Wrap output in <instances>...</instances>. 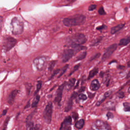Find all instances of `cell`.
Wrapping results in <instances>:
<instances>
[{
	"label": "cell",
	"mask_w": 130,
	"mask_h": 130,
	"mask_svg": "<svg viewBox=\"0 0 130 130\" xmlns=\"http://www.w3.org/2000/svg\"><path fill=\"white\" fill-rule=\"evenodd\" d=\"M98 71H99V69L97 68H94L93 69H92L89 73L87 79H90L93 77H94L98 73Z\"/></svg>",
	"instance_id": "cell-20"
},
{
	"label": "cell",
	"mask_w": 130,
	"mask_h": 130,
	"mask_svg": "<svg viewBox=\"0 0 130 130\" xmlns=\"http://www.w3.org/2000/svg\"><path fill=\"white\" fill-rule=\"evenodd\" d=\"M98 12H99V14L101 15H104L106 14V12L103 7H101L100 8V9L98 10Z\"/></svg>",
	"instance_id": "cell-32"
},
{
	"label": "cell",
	"mask_w": 130,
	"mask_h": 130,
	"mask_svg": "<svg viewBox=\"0 0 130 130\" xmlns=\"http://www.w3.org/2000/svg\"><path fill=\"white\" fill-rule=\"evenodd\" d=\"M59 130H61V127H60V129H59Z\"/></svg>",
	"instance_id": "cell-53"
},
{
	"label": "cell",
	"mask_w": 130,
	"mask_h": 130,
	"mask_svg": "<svg viewBox=\"0 0 130 130\" xmlns=\"http://www.w3.org/2000/svg\"><path fill=\"white\" fill-rule=\"evenodd\" d=\"M42 81H38L37 84V89H36V91L35 92V94H36L40 90V89H41V88L42 87Z\"/></svg>",
	"instance_id": "cell-29"
},
{
	"label": "cell",
	"mask_w": 130,
	"mask_h": 130,
	"mask_svg": "<svg viewBox=\"0 0 130 130\" xmlns=\"http://www.w3.org/2000/svg\"><path fill=\"white\" fill-rule=\"evenodd\" d=\"M71 123L72 117L70 116H68L65 118L61 124V130H71Z\"/></svg>",
	"instance_id": "cell-11"
},
{
	"label": "cell",
	"mask_w": 130,
	"mask_h": 130,
	"mask_svg": "<svg viewBox=\"0 0 130 130\" xmlns=\"http://www.w3.org/2000/svg\"><path fill=\"white\" fill-rule=\"evenodd\" d=\"M104 73L103 72H101V73H100V76H101V77H103V75H104Z\"/></svg>",
	"instance_id": "cell-48"
},
{
	"label": "cell",
	"mask_w": 130,
	"mask_h": 130,
	"mask_svg": "<svg viewBox=\"0 0 130 130\" xmlns=\"http://www.w3.org/2000/svg\"><path fill=\"white\" fill-rule=\"evenodd\" d=\"M7 109L4 110H3V111L2 115H6V114L7 113Z\"/></svg>",
	"instance_id": "cell-46"
},
{
	"label": "cell",
	"mask_w": 130,
	"mask_h": 130,
	"mask_svg": "<svg viewBox=\"0 0 130 130\" xmlns=\"http://www.w3.org/2000/svg\"><path fill=\"white\" fill-rule=\"evenodd\" d=\"M2 24H3V18L2 16H0V30L2 27Z\"/></svg>",
	"instance_id": "cell-43"
},
{
	"label": "cell",
	"mask_w": 130,
	"mask_h": 130,
	"mask_svg": "<svg viewBox=\"0 0 130 130\" xmlns=\"http://www.w3.org/2000/svg\"><path fill=\"white\" fill-rule=\"evenodd\" d=\"M128 92L129 93V87H128Z\"/></svg>",
	"instance_id": "cell-52"
},
{
	"label": "cell",
	"mask_w": 130,
	"mask_h": 130,
	"mask_svg": "<svg viewBox=\"0 0 130 130\" xmlns=\"http://www.w3.org/2000/svg\"><path fill=\"white\" fill-rule=\"evenodd\" d=\"M78 97H79V99L82 101H85L87 99L86 95L85 94H84L83 93H81L79 94Z\"/></svg>",
	"instance_id": "cell-30"
},
{
	"label": "cell",
	"mask_w": 130,
	"mask_h": 130,
	"mask_svg": "<svg viewBox=\"0 0 130 130\" xmlns=\"http://www.w3.org/2000/svg\"><path fill=\"white\" fill-rule=\"evenodd\" d=\"M73 117L75 120H76L78 117V114L77 113H75V112L73 113Z\"/></svg>",
	"instance_id": "cell-42"
},
{
	"label": "cell",
	"mask_w": 130,
	"mask_h": 130,
	"mask_svg": "<svg viewBox=\"0 0 130 130\" xmlns=\"http://www.w3.org/2000/svg\"><path fill=\"white\" fill-rule=\"evenodd\" d=\"M100 55H101V54H100V53H96L93 56H92V57L89 59V61H92V60H95V59L98 58L100 56Z\"/></svg>",
	"instance_id": "cell-33"
},
{
	"label": "cell",
	"mask_w": 130,
	"mask_h": 130,
	"mask_svg": "<svg viewBox=\"0 0 130 130\" xmlns=\"http://www.w3.org/2000/svg\"><path fill=\"white\" fill-rule=\"evenodd\" d=\"M85 88V87H84V86H82L80 88V89H79V92H82V91H84V89Z\"/></svg>",
	"instance_id": "cell-44"
},
{
	"label": "cell",
	"mask_w": 130,
	"mask_h": 130,
	"mask_svg": "<svg viewBox=\"0 0 130 130\" xmlns=\"http://www.w3.org/2000/svg\"><path fill=\"white\" fill-rule=\"evenodd\" d=\"M86 51H84L83 52H82L81 53H80L76 58L75 61H79V60H81L83 59L86 56Z\"/></svg>",
	"instance_id": "cell-24"
},
{
	"label": "cell",
	"mask_w": 130,
	"mask_h": 130,
	"mask_svg": "<svg viewBox=\"0 0 130 130\" xmlns=\"http://www.w3.org/2000/svg\"><path fill=\"white\" fill-rule=\"evenodd\" d=\"M100 87V84L97 79L92 80L90 85V88L92 91L98 90Z\"/></svg>",
	"instance_id": "cell-15"
},
{
	"label": "cell",
	"mask_w": 130,
	"mask_h": 130,
	"mask_svg": "<svg viewBox=\"0 0 130 130\" xmlns=\"http://www.w3.org/2000/svg\"><path fill=\"white\" fill-rule=\"evenodd\" d=\"M106 107H107V108H108V109H113V108H114V105H113V103H112V102H108V103H107V104H106Z\"/></svg>",
	"instance_id": "cell-38"
},
{
	"label": "cell",
	"mask_w": 130,
	"mask_h": 130,
	"mask_svg": "<svg viewBox=\"0 0 130 130\" xmlns=\"http://www.w3.org/2000/svg\"><path fill=\"white\" fill-rule=\"evenodd\" d=\"M127 67H129V61H128L127 62Z\"/></svg>",
	"instance_id": "cell-51"
},
{
	"label": "cell",
	"mask_w": 130,
	"mask_h": 130,
	"mask_svg": "<svg viewBox=\"0 0 130 130\" xmlns=\"http://www.w3.org/2000/svg\"><path fill=\"white\" fill-rule=\"evenodd\" d=\"M124 26V24L120 23V24H119L115 26L112 27L111 28V31H110L111 34H114L116 33L117 32H118L119 30H120L121 29H122Z\"/></svg>",
	"instance_id": "cell-16"
},
{
	"label": "cell",
	"mask_w": 130,
	"mask_h": 130,
	"mask_svg": "<svg viewBox=\"0 0 130 130\" xmlns=\"http://www.w3.org/2000/svg\"><path fill=\"white\" fill-rule=\"evenodd\" d=\"M52 112V103L51 102H49L46 106L43 112V118L44 121L48 124H49L51 121Z\"/></svg>",
	"instance_id": "cell-6"
},
{
	"label": "cell",
	"mask_w": 130,
	"mask_h": 130,
	"mask_svg": "<svg viewBox=\"0 0 130 130\" xmlns=\"http://www.w3.org/2000/svg\"><path fill=\"white\" fill-rule=\"evenodd\" d=\"M76 81V79L75 78H71L69 81L66 83V89L67 90H70L72 87L74 85V84L75 83Z\"/></svg>",
	"instance_id": "cell-17"
},
{
	"label": "cell",
	"mask_w": 130,
	"mask_h": 130,
	"mask_svg": "<svg viewBox=\"0 0 130 130\" xmlns=\"http://www.w3.org/2000/svg\"><path fill=\"white\" fill-rule=\"evenodd\" d=\"M66 82H63L61 85H60L58 88L57 89L56 92V96L54 100V103L55 104H57L59 106L60 105V102L61 101L62 98V92L63 90L65 87Z\"/></svg>",
	"instance_id": "cell-9"
},
{
	"label": "cell",
	"mask_w": 130,
	"mask_h": 130,
	"mask_svg": "<svg viewBox=\"0 0 130 130\" xmlns=\"http://www.w3.org/2000/svg\"><path fill=\"white\" fill-rule=\"evenodd\" d=\"M107 117H108V119H111V118H113V117H114V115H113V114L111 112H108L107 113V115H106Z\"/></svg>",
	"instance_id": "cell-40"
},
{
	"label": "cell",
	"mask_w": 130,
	"mask_h": 130,
	"mask_svg": "<svg viewBox=\"0 0 130 130\" xmlns=\"http://www.w3.org/2000/svg\"><path fill=\"white\" fill-rule=\"evenodd\" d=\"M116 62V60H112V61H111V62H109V64H111L112 62Z\"/></svg>",
	"instance_id": "cell-50"
},
{
	"label": "cell",
	"mask_w": 130,
	"mask_h": 130,
	"mask_svg": "<svg viewBox=\"0 0 130 130\" xmlns=\"http://www.w3.org/2000/svg\"><path fill=\"white\" fill-rule=\"evenodd\" d=\"M29 106V101H28V103H27V105H26V106L25 107V108H25H25H28Z\"/></svg>",
	"instance_id": "cell-47"
},
{
	"label": "cell",
	"mask_w": 130,
	"mask_h": 130,
	"mask_svg": "<svg viewBox=\"0 0 130 130\" xmlns=\"http://www.w3.org/2000/svg\"><path fill=\"white\" fill-rule=\"evenodd\" d=\"M102 40V37H99L97 38H96L95 39H94V40H93L91 44H90V46H96L99 43L101 42V41Z\"/></svg>",
	"instance_id": "cell-22"
},
{
	"label": "cell",
	"mask_w": 130,
	"mask_h": 130,
	"mask_svg": "<svg viewBox=\"0 0 130 130\" xmlns=\"http://www.w3.org/2000/svg\"><path fill=\"white\" fill-rule=\"evenodd\" d=\"M80 63H79V64H77L76 65H75L73 68L72 69V70L70 72V74H69V76H71V75H72L75 72H76L77 70H78V69H79V68L80 67Z\"/></svg>",
	"instance_id": "cell-28"
},
{
	"label": "cell",
	"mask_w": 130,
	"mask_h": 130,
	"mask_svg": "<svg viewBox=\"0 0 130 130\" xmlns=\"http://www.w3.org/2000/svg\"><path fill=\"white\" fill-rule=\"evenodd\" d=\"M74 51L73 49H64L61 54V60L63 62H66L70 60L74 54Z\"/></svg>",
	"instance_id": "cell-10"
},
{
	"label": "cell",
	"mask_w": 130,
	"mask_h": 130,
	"mask_svg": "<svg viewBox=\"0 0 130 130\" xmlns=\"http://www.w3.org/2000/svg\"><path fill=\"white\" fill-rule=\"evenodd\" d=\"M112 92H113V90H109L106 91V92L105 93V94H104V96L106 98L108 97L109 96H110V95H111Z\"/></svg>",
	"instance_id": "cell-35"
},
{
	"label": "cell",
	"mask_w": 130,
	"mask_h": 130,
	"mask_svg": "<svg viewBox=\"0 0 130 130\" xmlns=\"http://www.w3.org/2000/svg\"><path fill=\"white\" fill-rule=\"evenodd\" d=\"M12 32L14 35H18L22 34L23 31V23L17 17H14L11 20Z\"/></svg>",
	"instance_id": "cell-3"
},
{
	"label": "cell",
	"mask_w": 130,
	"mask_h": 130,
	"mask_svg": "<svg viewBox=\"0 0 130 130\" xmlns=\"http://www.w3.org/2000/svg\"><path fill=\"white\" fill-rule=\"evenodd\" d=\"M87 41L85 36L81 33L75 34L68 38L67 45L68 46L74 48L78 46H81Z\"/></svg>",
	"instance_id": "cell-1"
},
{
	"label": "cell",
	"mask_w": 130,
	"mask_h": 130,
	"mask_svg": "<svg viewBox=\"0 0 130 130\" xmlns=\"http://www.w3.org/2000/svg\"><path fill=\"white\" fill-rule=\"evenodd\" d=\"M17 40L11 37H6L4 38L3 43V48L5 51L10 50L17 43Z\"/></svg>",
	"instance_id": "cell-4"
},
{
	"label": "cell",
	"mask_w": 130,
	"mask_h": 130,
	"mask_svg": "<svg viewBox=\"0 0 130 130\" xmlns=\"http://www.w3.org/2000/svg\"><path fill=\"white\" fill-rule=\"evenodd\" d=\"M129 37H127V38H123V39H121L118 45L119 46H126L128 44H129Z\"/></svg>",
	"instance_id": "cell-18"
},
{
	"label": "cell",
	"mask_w": 130,
	"mask_h": 130,
	"mask_svg": "<svg viewBox=\"0 0 130 130\" xmlns=\"http://www.w3.org/2000/svg\"><path fill=\"white\" fill-rule=\"evenodd\" d=\"M90 130H92V129H90Z\"/></svg>",
	"instance_id": "cell-55"
},
{
	"label": "cell",
	"mask_w": 130,
	"mask_h": 130,
	"mask_svg": "<svg viewBox=\"0 0 130 130\" xmlns=\"http://www.w3.org/2000/svg\"><path fill=\"white\" fill-rule=\"evenodd\" d=\"M117 96H118L119 99H122V98H123L124 96V92H123V91H119V92H118L117 93Z\"/></svg>",
	"instance_id": "cell-36"
},
{
	"label": "cell",
	"mask_w": 130,
	"mask_h": 130,
	"mask_svg": "<svg viewBox=\"0 0 130 130\" xmlns=\"http://www.w3.org/2000/svg\"><path fill=\"white\" fill-rule=\"evenodd\" d=\"M40 95H38V94H37L35 96V98H34L33 101H32V104H31V107L32 108H35L37 106V105L39 102V100H40Z\"/></svg>",
	"instance_id": "cell-21"
},
{
	"label": "cell",
	"mask_w": 130,
	"mask_h": 130,
	"mask_svg": "<svg viewBox=\"0 0 130 130\" xmlns=\"http://www.w3.org/2000/svg\"><path fill=\"white\" fill-rule=\"evenodd\" d=\"M106 98H105L104 96H103V98L102 99H101L100 101H99L97 103H96V106H99L104 101H105V100L106 99Z\"/></svg>",
	"instance_id": "cell-39"
},
{
	"label": "cell",
	"mask_w": 130,
	"mask_h": 130,
	"mask_svg": "<svg viewBox=\"0 0 130 130\" xmlns=\"http://www.w3.org/2000/svg\"><path fill=\"white\" fill-rule=\"evenodd\" d=\"M94 94H95L94 93V94H92V93H88L89 98H93V96H94Z\"/></svg>",
	"instance_id": "cell-45"
},
{
	"label": "cell",
	"mask_w": 130,
	"mask_h": 130,
	"mask_svg": "<svg viewBox=\"0 0 130 130\" xmlns=\"http://www.w3.org/2000/svg\"><path fill=\"white\" fill-rule=\"evenodd\" d=\"M46 61V57L45 56H39L34 60V64L38 71H42L45 66Z\"/></svg>",
	"instance_id": "cell-7"
},
{
	"label": "cell",
	"mask_w": 130,
	"mask_h": 130,
	"mask_svg": "<svg viewBox=\"0 0 130 130\" xmlns=\"http://www.w3.org/2000/svg\"><path fill=\"white\" fill-rule=\"evenodd\" d=\"M59 71H60V69H57L54 70V71H53V74H52V75L51 76V77L49 78V80H51V79H52L56 74H57L59 72Z\"/></svg>",
	"instance_id": "cell-31"
},
{
	"label": "cell",
	"mask_w": 130,
	"mask_h": 130,
	"mask_svg": "<svg viewBox=\"0 0 130 130\" xmlns=\"http://www.w3.org/2000/svg\"><path fill=\"white\" fill-rule=\"evenodd\" d=\"M77 95H78V93L76 92H74L72 94L70 98L69 99V100L68 101V102L67 103L66 106L64 108V111L65 112H68L72 109V106H73V100L75 98H76Z\"/></svg>",
	"instance_id": "cell-13"
},
{
	"label": "cell",
	"mask_w": 130,
	"mask_h": 130,
	"mask_svg": "<svg viewBox=\"0 0 130 130\" xmlns=\"http://www.w3.org/2000/svg\"><path fill=\"white\" fill-rule=\"evenodd\" d=\"M124 107V110L126 112H129L130 111V104L128 102H124L123 104Z\"/></svg>",
	"instance_id": "cell-27"
},
{
	"label": "cell",
	"mask_w": 130,
	"mask_h": 130,
	"mask_svg": "<svg viewBox=\"0 0 130 130\" xmlns=\"http://www.w3.org/2000/svg\"><path fill=\"white\" fill-rule=\"evenodd\" d=\"M18 90L17 89H14L13 91H11V92L10 93L9 97H8V103L11 105L13 104L15 98L16 97L17 93H18Z\"/></svg>",
	"instance_id": "cell-14"
},
{
	"label": "cell",
	"mask_w": 130,
	"mask_h": 130,
	"mask_svg": "<svg viewBox=\"0 0 130 130\" xmlns=\"http://www.w3.org/2000/svg\"><path fill=\"white\" fill-rule=\"evenodd\" d=\"M117 46L118 45L117 44H113L109 46L108 48H107L102 56V60L104 61L107 59L109 57H110L113 53V52L116 50Z\"/></svg>",
	"instance_id": "cell-8"
},
{
	"label": "cell",
	"mask_w": 130,
	"mask_h": 130,
	"mask_svg": "<svg viewBox=\"0 0 130 130\" xmlns=\"http://www.w3.org/2000/svg\"><path fill=\"white\" fill-rule=\"evenodd\" d=\"M96 6L95 5L91 4L88 7V11H93V10H95L96 9Z\"/></svg>",
	"instance_id": "cell-37"
},
{
	"label": "cell",
	"mask_w": 130,
	"mask_h": 130,
	"mask_svg": "<svg viewBox=\"0 0 130 130\" xmlns=\"http://www.w3.org/2000/svg\"><path fill=\"white\" fill-rule=\"evenodd\" d=\"M56 62H57V60H52L50 62L48 66V70L49 71H51L53 69Z\"/></svg>",
	"instance_id": "cell-26"
},
{
	"label": "cell",
	"mask_w": 130,
	"mask_h": 130,
	"mask_svg": "<svg viewBox=\"0 0 130 130\" xmlns=\"http://www.w3.org/2000/svg\"><path fill=\"white\" fill-rule=\"evenodd\" d=\"M68 68H69V64H66L64 66H63L61 69V70H60L59 75H58V78H60V77H61L64 74V73H65V72L67 71V70L68 69Z\"/></svg>",
	"instance_id": "cell-23"
},
{
	"label": "cell",
	"mask_w": 130,
	"mask_h": 130,
	"mask_svg": "<svg viewBox=\"0 0 130 130\" xmlns=\"http://www.w3.org/2000/svg\"><path fill=\"white\" fill-rule=\"evenodd\" d=\"M45 130H49V129H46Z\"/></svg>",
	"instance_id": "cell-54"
},
{
	"label": "cell",
	"mask_w": 130,
	"mask_h": 130,
	"mask_svg": "<svg viewBox=\"0 0 130 130\" xmlns=\"http://www.w3.org/2000/svg\"><path fill=\"white\" fill-rule=\"evenodd\" d=\"M9 119H10V117H8L6 119V120L5 121V123H4V126H3V130H6L7 126V124H8V122L9 121Z\"/></svg>",
	"instance_id": "cell-34"
},
{
	"label": "cell",
	"mask_w": 130,
	"mask_h": 130,
	"mask_svg": "<svg viewBox=\"0 0 130 130\" xmlns=\"http://www.w3.org/2000/svg\"><path fill=\"white\" fill-rule=\"evenodd\" d=\"M129 78V73L128 72V73H127V77H126V78L127 79H128Z\"/></svg>",
	"instance_id": "cell-49"
},
{
	"label": "cell",
	"mask_w": 130,
	"mask_h": 130,
	"mask_svg": "<svg viewBox=\"0 0 130 130\" xmlns=\"http://www.w3.org/2000/svg\"><path fill=\"white\" fill-rule=\"evenodd\" d=\"M25 89L26 91V93L27 95H29L32 87V85L29 82H26L25 83Z\"/></svg>",
	"instance_id": "cell-25"
},
{
	"label": "cell",
	"mask_w": 130,
	"mask_h": 130,
	"mask_svg": "<svg viewBox=\"0 0 130 130\" xmlns=\"http://www.w3.org/2000/svg\"><path fill=\"white\" fill-rule=\"evenodd\" d=\"M92 130H111V127L109 124L101 120H97L94 121L92 125Z\"/></svg>",
	"instance_id": "cell-5"
},
{
	"label": "cell",
	"mask_w": 130,
	"mask_h": 130,
	"mask_svg": "<svg viewBox=\"0 0 130 130\" xmlns=\"http://www.w3.org/2000/svg\"><path fill=\"white\" fill-rule=\"evenodd\" d=\"M34 114V113H31L29 115H28L26 118V130H37V126L34 125L32 121H31V119Z\"/></svg>",
	"instance_id": "cell-12"
},
{
	"label": "cell",
	"mask_w": 130,
	"mask_h": 130,
	"mask_svg": "<svg viewBox=\"0 0 130 130\" xmlns=\"http://www.w3.org/2000/svg\"><path fill=\"white\" fill-rule=\"evenodd\" d=\"M86 19V17L82 14H76L73 17L65 18L63 20V24L68 27L80 25L83 24Z\"/></svg>",
	"instance_id": "cell-2"
},
{
	"label": "cell",
	"mask_w": 130,
	"mask_h": 130,
	"mask_svg": "<svg viewBox=\"0 0 130 130\" xmlns=\"http://www.w3.org/2000/svg\"><path fill=\"white\" fill-rule=\"evenodd\" d=\"M105 27H106V26L104 25H101L100 26H98L96 27V29L97 30H102L103 29H104Z\"/></svg>",
	"instance_id": "cell-41"
},
{
	"label": "cell",
	"mask_w": 130,
	"mask_h": 130,
	"mask_svg": "<svg viewBox=\"0 0 130 130\" xmlns=\"http://www.w3.org/2000/svg\"><path fill=\"white\" fill-rule=\"evenodd\" d=\"M84 123H85L84 120L83 119H81L78 120L76 122V123L75 124V126L78 129H81L83 127V126L84 125Z\"/></svg>",
	"instance_id": "cell-19"
}]
</instances>
